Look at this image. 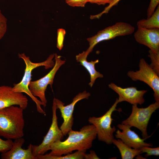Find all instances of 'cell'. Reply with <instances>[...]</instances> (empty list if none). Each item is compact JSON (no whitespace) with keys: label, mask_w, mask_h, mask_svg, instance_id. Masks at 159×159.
<instances>
[{"label":"cell","mask_w":159,"mask_h":159,"mask_svg":"<svg viewBox=\"0 0 159 159\" xmlns=\"http://www.w3.org/2000/svg\"><path fill=\"white\" fill-rule=\"evenodd\" d=\"M68 138L64 141H57L51 146V151L48 155L60 156L72 153L74 150H87L92 145L97 134L95 128L93 124L82 127L79 131L72 129L67 133Z\"/></svg>","instance_id":"cell-1"},{"label":"cell","mask_w":159,"mask_h":159,"mask_svg":"<svg viewBox=\"0 0 159 159\" xmlns=\"http://www.w3.org/2000/svg\"><path fill=\"white\" fill-rule=\"evenodd\" d=\"M24 110L15 105L0 109V136L11 140L23 137Z\"/></svg>","instance_id":"cell-2"},{"label":"cell","mask_w":159,"mask_h":159,"mask_svg":"<svg viewBox=\"0 0 159 159\" xmlns=\"http://www.w3.org/2000/svg\"><path fill=\"white\" fill-rule=\"evenodd\" d=\"M18 56L24 62L25 68L22 80L19 83L14 84L12 90L14 92L24 93L28 95L35 103L38 112L46 115L45 112L41 107L42 105L44 107V104L32 95L29 90L28 86L32 79V72L34 69L40 66H44L46 69L54 67L55 62L53 59L54 57V54L50 55L45 61L39 63L32 62L30 57L24 53H19Z\"/></svg>","instance_id":"cell-3"},{"label":"cell","mask_w":159,"mask_h":159,"mask_svg":"<svg viewBox=\"0 0 159 159\" xmlns=\"http://www.w3.org/2000/svg\"><path fill=\"white\" fill-rule=\"evenodd\" d=\"M118 103L117 98L114 104L104 115L99 117H90L88 119L89 122L95 126L98 140L107 144H112V141L114 139L113 134L116 128L114 126L113 127L111 126L113 120L112 115L115 111H121V110L116 108Z\"/></svg>","instance_id":"cell-4"},{"label":"cell","mask_w":159,"mask_h":159,"mask_svg":"<svg viewBox=\"0 0 159 159\" xmlns=\"http://www.w3.org/2000/svg\"><path fill=\"white\" fill-rule=\"evenodd\" d=\"M159 108V102H155L145 108H139L137 105H132L131 113L122 123L135 127L142 132L143 138H149L147 128L152 114Z\"/></svg>","instance_id":"cell-5"},{"label":"cell","mask_w":159,"mask_h":159,"mask_svg":"<svg viewBox=\"0 0 159 159\" xmlns=\"http://www.w3.org/2000/svg\"><path fill=\"white\" fill-rule=\"evenodd\" d=\"M135 27L130 24L124 22H117L98 32L94 36L88 38L89 47L86 51L88 54L92 52L94 47L102 41L112 39L115 37L133 33Z\"/></svg>","instance_id":"cell-6"},{"label":"cell","mask_w":159,"mask_h":159,"mask_svg":"<svg viewBox=\"0 0 159 159\" xmlns=\"http://www.w3.org/2000/svg\"><path fill=\"white\" fill-rule=\"evenodd\" d=\"M61 56L55 53V64L51 70L42 77L35 81H31L29 85L31 92L33 96L39 98L44 104V107L46 106L47 102L45 95L47 86L49 85L52 90V86L55 74L60 67L65 62V60L61 59Z\"/></svg>","instance_id":"cell-7"},{"label":"cell","mask_w":159,"mask_h":159,"mask_svg":"<svg viewBox=\"0 0 159 159\" xmlns=\"http://www.w3.org/2000/svg\"><path fill=\"white\" fill-rule=\"evenodd\" d=\"M139 67L138 70L128 71L127 76L133 81L139 80L148 85L154 91L155 102H159V75L143 58L140 59Z\"/></svg>","instance_id":"cell-8"},{"label":"cell","mask_w":159,"mask_h":159,"mask_svg":"<svg viewBox=\"0 0 159 159\" xmlns=\"http://www.w3.org/2000/svg\"><path fill=\"white\" fill-rule=\"evenodd\" d=\"M57 109L55 102L53 100L52 122L49 129L40 144L32 145V153L35 156L37 155L44 154L50 150L51 146L54 143L61 140L63 138L64 135L58 125Z\"/></svg>","instance_id":"cell-9"},{"label":"cell","mask_w":159,"mask_h":159,"mask_svg":"<svg viewBox=\"0 0 159 159\" xmlns=\"http://www.w3.org/2000/svg\"><path fill=\"white\" fill-rule=\"evenodd\" d=\"M90 95V93L86 91L80 92L74 97L71 103L66 106L59 99L54 98L57 108L59 110L63 120L60 129L64 135H66L72 130L74 121L73 114L75 105L81 100L88 99Z\"/></svg>","instance_id":"cell-10"},{"label":"cell","mask_w":159,"mask_h":159,"mask_svg":"<svg viewBox=\"0 0 159 159\" xmlns=\"http://www.w3.org/2000/svg\"><path fill=\"white\" fill-rule=\"evenodd\" d=\"M28 102L27 97L23 93L14 92L10 86H0V109L15 105L24 110Z\"/></svg>","instance_id":"cell-11"},{"label":"cell","mask_w":159,"mask_h":159,"mask_svg":"<svg viewBox=\"0 0 159 159\" xmlns=\"http://www.w3.org/2000/svg\"><path fill=\"white\" fill-rule=\"evenodd\" d=\"M108 87L118 95L119 103L126 101L132 105H141L145 101L143 97L147 91L146 90H138L134 87L123 88L113 82L109 84Z\"/></svg>","instance_id":"cell-12"},{"label":"cell","mask_w":159,"mask_h":159,"mask_svg":"<svg viewBox=\"0 0 159 159\" xmlns=\"http://www.w3.org/2000/svg\"><path fill=\"white\" fill-rule=\"evenodd\" d=\"M117 126L122 131L118 130L116 131V138L120 139L130 147L140 149L144 146H152V143L145 142V139L141 138L134 131L131 130L130 126L122 123L118 124Z\"/></svg>","instance_id":"cell-13"},{"label":"cell","mask_w":159,"mask_h":159,"mask_svg":"<svg viewBox=\"0 0 159 159\" xmlns=\"http://www.w3.org/2000/svg\"><path fill=\"white\" fill-rule=\"evenodd\" d=\"M138 27L134 35L136 41L147 47L153 52H159V29Z\"/></svg>","instance_id":"cell-14"},{"label":"cell","mask_w":159,"mask_h":159,"mask_svg":"<svg viewBox=\"0 0 159 159\" xmlns=\"http://www.w3.org/2000/svg\"><path fill=\"white\" fill-rule=\"evenodd\" d=\"M14 140L11 148L1 153V159H37L32 153L31 144H29L27 149H24L22 148L25 142L23 137Z\"/></svg>","instance_id":"cell-15"},{"label":"cell","mask_w":159,"mask_h":159,"mask_svg":"<svg viewBox=\"0 0 159 159\" xmlns=\"http://www.w3.org/2000/svg\"><path fill=\"white\" fill-rule=\"evenodd\" d=\"M88 55L86 51H83L82 53L77 55L76 59L77 61L80 62V64L85 67L89 73L90 79L89 85L91 87H92L96 80L98 78H103V76L95 69V64L98 63L99 60L97 59L88 62L87 58Z\"/></svg>","instance_id":"cell-16"},{"label":"cell","mask_w":159,"mask_h":159,"mask_svg":"<svg viewBox=\"0 0 159 159\" xmlns=\"http://www.w3.org/2000/svg\"><path fill=\"white\" fill-rule=\"evenodd\" d=\"M112 143L119 149L122 159H133L141 154L140 149H135L128 146L119 139H114Z\"/></svg>","instance_id":"cell-17"},{"label":"cell","mask_w":159,"mask_h":159,"mask_svg":"<svg viewBox=\"0 0 159 159\" xmlns=\"http://www.w3.org/2000/svg\"><path fill=\"white\" fill-rule=\"evenodd\" d=\"M138 27L147 29H159V6L153 14L147 19H143L138 21L137 23Z\"/></svg>","instance_id":"cell-18"},{"label":"cell","mask_w":159,"mask_h":159,"mask_svg":"<svg viewBox=\"0 0 159 159\" xmlns=\"http://www.w3.org/2000/svg\"><path fill=\"white\" fill-rule=\"evenodd\" d=\"M87 150H77L73 153H70L65 155L52 156L45 155H37L35 157L37 159H83Z\"/></svg>","instance_id":"cell-19"},{"label":"cell","mask_w":159,"mask_h":159,"mask_svg":"<svg viewBox=\"0 0 159 159\" xmlns=\"http://www.w3.org/2000/svg\"><path fill=\"white\" fill-rule=\"evenodd\" d=\"M148 56L150 58L151 64H150L155 72L159 75V52L155 53L149 50Z\"/></svg>","instance_id":"cell-20"},{"label":"cell","mask_w":159,"mask_h":159,"mask_svg":"<svg viewBox=\"0 0 159 159\" xmlns=\"http://www.w3.org/2000/svg\"><path fill=\"white\" fill-rule=\"evenodd\" d=\"M7 29V19L0 9V40L5 34Z\"/></svg>","instance_id":"cell-21"},{"label":"cell","mask_w":159,"mask_h":159,"mask_svg":"<svg viewBox=\"0 0 159 159\" xmlns=\"http://www.w3.org/2000/svg\"><path fill=\"white\" fill-rule=\"evenodd\" d=\"M140 150L141 153H146L145 156L148 157L151 155L158 156L159 155V147L152 148L150 147L144 146L141 148Z\"/></svg>","instance_id":"cell-22"},{"label":"cell","mask_w":159,"mask_h":159,"mask_svg":"<svg viewBox=\"0 0 159 159\" xmlns=\"http://www.w3.org/2000/svg\"><path fill=\"white\" fill-rule=\"evenodd\" d=\"M66 33V31L64 29L60 28L57 29V47L60 50L63 47L64 40Z\"/></svg>","instance_id":"cell-23"},{"label":"cell","mask_w":159,"mask_h":159,"mask_svg":"<svg viewBox=\"0 0 159 159\" xmlns=\"http://www.w3.org/2000/svg\"><path fill=\"white\" fill-rule=\"evenodd\" d=\"M13 141L11 139L4 140L0 138V152H5L9 150L12 147Z\"/></svg>","instance_id":"cell-24"},{"label":"cell","mask_w":159,"mask_h":159,"mask_svg":"<svg viewBox=\"0 0 159 159\" xmlns=\"http://www.w3.org/2000/svg\"><path fill=\"white\" fill-rule=\"evenodd\" d=\"M121 0H113L108 6L106 7L104 9L101 13L96 15H91L90 18L91 19H99L104 14L107 13L114 6L117 5Z\"/></svg>","instance_id":"cell-25"},{"label":"cell","mask_w":159,"mask_h":159,"mask_svg":"<svg viewBox=\"0 0 159 159\" xmlns=\"http://www.w3.org/2000/svg\"><path fill=\"white\" fill-rule=\"evenodd\" d=\"M159 4V0H150L147 11V18L153 14Z\"/></svg>","instance_id":"cell-26"},{"label":"cell","mask_w":159,"mask_h":159,"mask_svg":"<svg viewBox=\"0 0 159 159\" xmlns=\"http://www.w3.org/2000/svg\"><path fill=\"white\" fill-rule=\"evenodd\" d=\"M66 3L72 7H84L88 2L87 0H65Z\"/></svg>","instance_id":"cell-27"},{"label":"cell","mask_w":159,"mask_h":159,"mask_svg":"<svg viewBox=\"0 0 159 159\" xmlns=\"http://www.w3.org/2000/svg\"><path fill=\"white\" fill-rule=\"evenodd\" d=\"M113 0H87L88 2L92 4H96L99 5H105L110 4Z\"/></svg>","instance_id":"cell-28"},{"label":"cell","mask_w":159,"mask_h":159,"mask_svg":"<svg viewBox=\"0 0 159 159\" xmlns=\"http://www.w3.org/2000/svg\"><path fill=\"white\" fill-rule=\"evenodd\" d=\"M85 159H99V157L97 156L95 151L90 150L89 153H85L84 157Z\"/></svg>","instance_id":"cell-29"}]
</instances>
